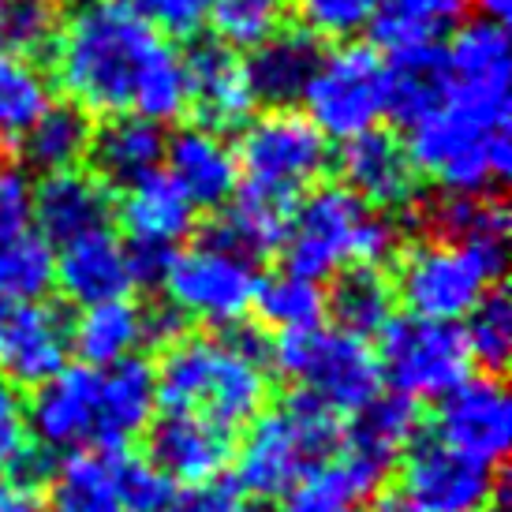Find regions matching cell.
<instances>
[{
	"instance_id": "obj_1",
	"label": "cell",
	"mask_w": 512,
	"mask_h": 512,
	"mask_svg": "<svg viewBox=\"0 0 512 512\" xmlns=\"http://www.w3.org/2000/svg\"><path fill=\"white\" fill-rule=\"evenodd\" d=\"M45 64L68 101L90 116L131 113L165 124L187 113L180 53L120 0H83L64 15Z\"/></svg>"
},
{
	"instance_id": "obj_2",
	"label": "cell",
	"mask_w": 512,
	"mask_h": 512,
	"mask_svg": "<svg viewBox=\"0 0 512 512\" xmlns=\"http://www.w3.org/2000/svg\"><path fill=\"white\" fill-rule=\"evenodd\" d=\"M270 344L258 329H221V333H184L165 344L154 367L157 404L165 412L199 415L221 430L251 427L266 412Z\"/></svg>"
},
{
	"instance_id": "obj_3",
	"label": "cell",
	"mask_w": 512,
	"mask_h": 512,
	"mask_svg": "<svg viewBox=\"0 0 512 512\" xmlns=\"http://www.w3.org/2000/svg\"><path fill=\"white\" fill-rule=\"evenodd\" d=\"M397 225L348 187L326 184L296 202L285 240V270L326 281L344 266H382L397 255Z\"/></svg>"
},
{
	"instance_id": "obj_4",
	"label": "cell",
	"mask_w": 512,
	"mask_h": 512,
	"mask_svg": "<svg viewBox=\"0 0 512 512\" xmlns=\"http://www.w3.org/2000/svg\"><path fill=\"white\" fill-rule=\"evenodd\" d=\"M341 453V419L307 397L262 412L247 427L236 449V479L232 483L255 494L258 501L281 498L303 486Z\"/></svg>"
},
{
	"instance_id": "obj_5",
	"label": "cell",
	"mask_w": 512,
	"mask_h": 512,
	"mask_svg": "<svg viewBox=\"0 0 512 512\" xmlns=\"http://www.w3.org/2000/svg\"><path fill=\"white\" fill-rule=\"evenodd\" d=\"M270 359L296 385L299 397L322 404L337 419L359 412L367 400L382 393V370L374 348L337 326L281 337L270 344Z\"/></svg>"
},
{
	"instance_id": "obj_6",
	"label": "cell",
	"mask_w": 512,
	"mask_h": 512,
	"mask_svg": "<svg viewBox=\"0 0 512 512\" xmlns=\"http://www.w3.org/2000/svg\"><path fill=\"white\" fill-rule=\"evenodd\" d=\"M378 370L382 382L404 400H441L449 389L468 378L471 356L464 344V329L456 322H434V318H389L382 329Z\"/></svg>"
},
{
	"instance_id": "obj_7",
	"label": "cell",
	"mask_w": 512,
	"mask_h": 512,
	"mask_svg": "<svg viewBox=\"0 0 512 512\" xmlns=\"http://www.w3.org/2000/svg\"><path fill=\"white\" fill-rule=\"evenodd\" d=\"M236 165H240L243 184L299 199L333 169V154H329L326 135L303 113L266 109L240 128Z\"/></svg>"
},
{
	"instance_id": "obj_8",
	"label": "cell",
	"mask_w": 512,
	"mask_h": 512,
	"mask_svg": "<svg viewBox=\"0 0 512 512\" xmlns=\"http://www.w3.org/2000/svg\"><path fill=\"white\" fill-rule=\"evenodd\" d=\"M389 72L378 49L370 45H341L322 57L311 86H307V120L322 135L356 139L385 116Z\"/></svg>"
},
{
	"instance_id": "obj_9",
	"label": "cell",
	"mask_w": 512,
	"mask_h": 512,
	"mask_svg": "<svg viewBox=\"0 0 512 512\" xmlns=\"http://www.w3.org/2000/svg\"><path fill=\"white\" fill-rule=\"evenodd\" d=\"M494 277L479 255L445 240L412 243L397 262V299L412 307L415 318L460 322L490 292Z\"/></svg>"
},
{
	"instance_id": "obj_10",
	"label": "cell",
	"mask_w": 512,
	"mask_h": 512,
	"mask_svg": "<svg viewBox=\"0 0 512 512\" xmlns=\"http://www.w3.org/2000/svg\"><path fill=\"white\" fill-rule=\"evenodd\" d=\"M255 285V262L199 243L191 251H176L161 288L169 292V307L184 322L195 318L221 333V329L240 326L243 314L251 311Z\"/></svg>"
},
{
	"instance_id": "obj_11",
	"label": "cell",
	"mask_w": 512,
	"mask_h": 512,
	"mask_svg": "<svg viewBox=\"0 0 512 512\" xmlns=\"http://www.w3.org/2000/svg\"><path fill=\"white\" fill-rule=\"evenodd\" d=\"M397 494L412 512H486L498 475L438 438H415L400 456Z\"/></svg>"
},
{
	"instance_id": "obj_12",
	"label": "cell",
	"mask_w": 512,
	"mask_h": 512,
	"mask_svg": "<svg viewBox=\"0 0 512 512\" xmlns=\"http://www.w3.org/2000/svg\"><path fill=\"white\" fill-rule=\"evenodd\" d=\"M434 438L486 468H498L512 445V400L498 374H468L449 389L434 415Z\"/></svg>"
},
{
	"instance_id": "obj_13",
	"label": "cell",
	"mask_w": 512,
	"mask_h": 512,
	"mask_svg": "<svg viewBox=\"0 0 512 512\" xmlns=\"http://www.w3.org/2000/svg\"><path fill=\"white\" fill-rule=\"evenodd\" d=\"M98 385L101 370L64 367L34 389L27 404V430L45 453H90L98 449Z\"/></svg>"
},
{
	"instance_id": "obj_14",
	"label": "cell",
	"mask_w": 512,
	"mask_h": 512,
	"mask_svg": "<svg viewBox=\"0 0 512 512\" xmlns=\"http://www.w3.org/2000/svg\"><path fill=\"white\" fill-rule=\"evenodd\" d=\"M72 326L49 303H4L0 307V378L15 389H38L68 367Z\"/></svg>"
},
{
	"instance_id": "obj_15",
	"label": "cell",
	"mask_w": 512,
	"mask_h": 512,
	"mask_svg": "<svg viewBox=\"0 0 512 512\" xmlns=\"http://www.w3.org/2000/svg\"><path fill=\"white\" fill-rule=\"evenodd\" d=\"M180 60H184L187 109L195 113V128L210 135L240 131L255 113L243 57H236V49H228L217 38H195Z\"/></svg>"
},
{
	"instance_id": "obj_16",
	"label": "cell",
	"mask_w": 512,
	"mask_h": 512,
	"mask_svg": "<svg viewBox=\"0 0 512 512\" xmlns=\"http://www.w3.org/2000/svg\"><path fill=\"white\" fill-rule=\"evenodd\" d=\"M344 184L370 210H408L419 195V172L393 131L370 128L348 139L337 157Z\"/></svg>"
},
{
	"instance_id": "obj_17",
	"label": "cell",
	"mask_w": 512,
	"mask_h": 512,
	"mask_svg": "<svg viewBox=\"0 0 512 512\" xmlns=\"http://www.w3.org/2000/svg\"><path fill=\"white\" fill-rule=\"evenodd\" d=\"M232 434L199 415L165 412L154 419L150 438H146V460L154 464L169 483H206L221 479L232 464Z\"/></svg>"
},
{
	"instance_id": "obj_18",
	"label": "cell",
	"mask_w": 512,
	"mask_h": 512,
	"mask_svg": "<svg viewBox=\"0 0 512 512\" xmlns=\"http://www.w3.org/2000/svg\"><path fill=\"white\" fill-rule=\"evenodd\" d=\"M113 217V191L98 176L83 169L49 172L30 191V225L49 247H64L75 236L109 228Z\"/></svg>"
},
{
	"instance_id": "obj_19",
	"label": "cell",
	"mask_w": 512,
	"mask_h": 512,
	"mask_svg": "<svg viewBox=\"0 0 512 512\" xmlns=\"http://www.w3.org/2000/svg\"><path fill=\"white\" fill-rule=\"evenodd\" d=\"M322 57H326L322 42L303 27H281L277 34H270L243 60V75L255 105L292 109L296 101H303Z\"/></svg>"
},
{
	"instance_id": "obj_20",
	"label": "cell",
	"mask_w": 512,
	"mask_h": 512,
	"mask_svg": "<svg viewBox=\"0 0 512 512\" xmlns=\"http://www.w3.org/2000/svg\"><path fill=\"white\" fill-rule=\"evenodd\" d=\"M53 285H60L64 299H72L79 307L105 303V299H124L135 288L124 243L116 240L109 228L68 240L53 255Z\"/></svg>"
},
{
	"instance_id": "obj_21",
	"label": "cell",
	"mask_w": 512,
	"mask_h": 512,
	"mask_svg": "<svg viewBox=\"0 0 512 512\" xmlns=\"http://www.w3.org/2000/svg\"><path fill=\"white\" fill-rule=\"evenodd\" d=\"M165 131L143 116H105V124L90 135V176H98L109 191H128L165 161Z\"/></svg>"
},
{
	"instance_id": "obj_22",
	"label": "cell",
	"mask_w": 512,
	"mask_h": 512,
	"mask_svg": "<svg viewBox=\"0 0 512 512\" xmlns=\"http://www.w3.org/2000/svg\"><path fill=\"white\" fill-rule=\"evenodd\" d=\"M172 184L187 195L195 210H225L232 191L240 184V165L221 135L202 128L176 131L165 143Z\"/></svg>"
},
{
	"instance_id": "obj_23",
	"label": "cell",
	"mask_w": 512,
	"mask_h": 512,
	"mask_svg": "<svg viewBox=\"0 0 512 512\" xmlns=\"http://www.w3.org/2000/svg\"><path fill=\"white\" fill-rule=\"evenodd\" d=\"M157 408V374L143 356L120 359L101 370L98 385V449H128L135 434H143Z\"/></svg>"
},
{
	"instance_id": "obj_24",
	"label": "cell",
	"mask_w": 512,
	"mask_h": 512,
	"mask_svg": "<svg viewBox=\"0 0 512 512\" xmlns=\"http://www.w3.org/2000/svg\"><path fill=\"white\" fill-rule=\"evenodd\" d=\"M415 438H419V408L397 393H378L359 412H352L348 427H341V453L385 475Z\"/></svg>"
},
{
	"instance_id": "obj_25",
	"label": "cell",
	"mask_w": 512,
	"mask_h": 512,
	"mask_svg": "<svg viewBox=\"0 0 512 512\" xmlns=\"http://www.w3.org/2000/svg\"><path fill=\"white\" fill-rule=\"evenodd\" d=\"M113 214L120 217L128 240H150L176 247L195 228V206L187 202L180 187L172 184L169 172L161 169L150 172L146 180H139L128 191H120V206Z\"/></svg>"
},
{
	"instance_id": "obj_26",
	"label": "cell",
	"mask_w": 512,
	"mask_h": 512,
	"mask_svg": "<svg viewBox=\"0 0 512 512\" xmlns=\"http://www.w3.org/2000/svg\"><path fill=\"white\" fill-rule=\"evenodd\" d=\"M385 60L389 72V98H385V116H393L400 128H412L423 116H430L445 101L449 86V68H445V45L427 42L393 53Z\"/></svg>"
},
{
	"instance_id": "obj_27",
	"label": "cell",
	"mask_w": 512,
	"mask_h": 512,
	"mask_svg": "<svg viewBox=\"0 0 512 512\" xmlns=\"http://www.w3.org/2000/svg\"><path fill=\"white\" fill-rule=\"evenodd\" d=\"M146 344L143 307L135 299H105L90 303L72 326V352L83 359V367L105 370L116 367Z\"/></svg>"
},
{
	"instance_id": "obj_28",
	"label": "cell",
	"mask_w": 512,
	"mask_h": 512,
	"mask_svg": "<svg viewBox=\"0 0 512 512\" xmlns=\"http://www.w3.org/2000/svg\"><path fill=\"white\" fill-rule=\"evenodd\" d=\"M90 135H94L90 113H83L72 101H57V105L49 101L45 113L15 139L12 150L23 165L49 176V172L79 169V161H86V150H90Z\"/></svg>"
},
{
	"instance_id": "obj_29",
	"label": "cell",
	"mask_w": 512,
	"mask_h": 512,
	"mask_svg": "<svg viewBox=\"0 0 512 512\" xmlns=\"http://www.w3.org/2000/svg\"><path fill=\"white\" fill-rule=\"evenodd\" d=\"M449 83L471 94L509 98V34L498 23H471L445 45Z\"/></svg>"
},
{
	"instance_id": "obj_30",
	"label": "cell",
	"mask_w": 512,
	"mask_h": 512,
	"mask_svg": "<svg viewBox=\"0 0 512 512\" xmlns=\"http://www.w3.org/2000/svg\"><path fill=\"white\" fill-rule=\"evenodd\" d=\"M397 307L393 277H385L382 266H344L326 296V311L333 314L337 329L367 341L382 333Z\"/></svg>"
},
{
	"instance_id": "obj_31",
	"label": "cell",
	"mask_w": 512,
	"mask_h": 512,
	"mask_svg": "<svg viewBox=\"0 0 512 512\" xmlns=\"http://www.w3.org/2000/svg\"><path fill=\"white\" fill-rule=\"evenodd\" d=\"M468 0H382L370 19L374 45L385 57L415 49V45L441 42V34L460 23Z\"/></svg>"
},
{
	"instance_id": "obj_32",
	"label": "cell",
	"mask_w": 512,
	"mask_h": 512,
	"mask_svg": "<svg viewBox=\"0 0 512 512\" xmlns=\"http://www.w3.org/2000/svg\"><path fill=\"white\" fill-rule=\"evenodd\" d=\"M251 307L258 311L262 326L277 329L281 337H292V333H307V329L322 326L326 292H322L318 281H307V277L281 270L266 277V281H258Z\"/></svg>"
},
{
	"instance_id": "obj_33",
	"label": "cell",
	"mask_w": 512,
	"mask_h": 512,
	"mask_svg": "<svg viewBox=\"0 0 512 512\" xmlns=\"http://www.w3.org/2000/svg\"><path fill=\"white\" fill-rule=\"evenodd\" d=\"M42 512H124L101 453H68L49 475Z\"/></svg>"
},
{
	"instance_id": "obj_34",
	"label": "cell",
	"mask_w": 512,
	"mask_h": 512,
	"mask_svg": "<svg viewBox=\"0 0 512 512\" xmlns=\"http://www.w3.org/2000/svg\"><path fill=\"white\" fill-rule=\"evenodd\" d=\"M378 483H382L378 471L363 468L359 460L337 453L318 475H311L307 483L288 494L285 512H370L359 509V501L374 494Z\"/></svg>"
},
{
	"instance_id": "obj_35",
	"label": "cell",
	"mask_w": 512,
	"mask_h": 512,
	"mask_svg": "<svg viewBox=\"0 0 512 512\" xmlns=\"http://www.w3.org/2000/svg\"><path fill=\"white\" fill-rule=\"evenodd\" d=\"M49 83L38 64L0 53V143H15L45 113Z\"/></svg>"
},
{
	"instance_id": "obj_36",
	"label": "cell",
	"mask_w": 512,
	"mask_h": 512,
	"mask_svg": "<svg viewBox=\"0 0 512 512\" xmlns=\"http://www.w3.org/2000/svg\"><path fill=\"white\" fill-rule=\"evenodd\" d=\"M53 288V247L27 228L0 243V303H38Z\"/></svg>"
},
{
	"instance_id": "obj_37",
	"label": "cell",
	"mask_w": 512,
	"mask_h": 512,
	"mask_svg": "<svg viewBox=\"0 0 512 512\" xmlns=\"http://www.w3.org/2000/svg\"><path fill=\"white\" fill-rule=\"evenodd\" d=\"M288 0H210L206 23L228 49H255L281 30Z\"/></svg>"
},
{
	"instance_id": "obj_38",
	"label": "cell",
	"mask_w": 512,
	"mask_h": 512,
	"mask_svg": "<svg viewBox=\"0 0 512 512\" xmlns=\"http://www.w3.org/2000/svg\"><path fill=\"white\" fill-rule=\"evenodd\" d=\"M464 344H468L471 363H483L486 374H498L512 356V299L505 288L486 292L468 314Z\"/></svg>"
},
{
	"instance_id": "obj_39",
	"label": "cell",
	"mask_w": 512,
	"mask_h": 512,
	"mask_svg": "<svg viewBox=\"0 0 512 512\" xmlns=\"http://www.w3.org/2000/svg\"><path fill=\"white\" fill-rule=\"evenodd\" d=\"M105 468L113 479V490L120 498L124 512H161L172 494V483L161 471L146 460V456L131 453V449H105Z\"/></svg>"
},
{
	"instance_id": "obj_40",
	"label": "cell",
	"mask_w": 512,
	"mask_h": 512,
	"mask_svg": "<svg viewBox=\"0 0 512 512\" xmlns=\"http://www.w3.org/2000/svg\"><path fill=\"white\" fill-rule=\"evenodd\" d=\"M60 15L49 8V0H19L4 4L0 19V45H8V53L23 60H49V49L57 42Z\"/></svg>"
},
{
	"instance_id": "obj_41",
	"label": "cell",
	"mask_w": 512,
	"mask_h": 512,
	"mask_svg": "<svg viewBox=\"0 0 512 512\" xmlns=\"http://www.w3.org/2000/svg\"><path fill=\"white\" fill-rule=\"evenodd\" d=\"M382 0H292L299 27L314 34L318 42H344L359 30L370 27V19L378 12Z\"/></svg>"
},
{
	"instance_id": "obj_42",
	"label": "cell",
	"mask_w": 512,
	"mask_h": 512,
	"mask_svg": "<svg viewBox=\"0 0 512 512\" xmlns=\"http://www.w3.org/2000/svg\"><path fill=\"white\" fill-rule=\"evenodd\" d=\"M124 8L143 15L150 27H157L165 38H195V30L206 23L210 0H120Z\"/></svg>"
},
{
	"instance_id": "obj_43",
	"label": "cell",
	"mask_w": 512,
	"mask_h": 512,
	"mask_svg": "<svg viewBox=\"0 0 512 512\" xmlns=\"http://www.w3.org/2000/svg\"><path fill=\"white\" fill-rule=\"evenodd\" d=\"M27 400L12 382L0 378V475H12L19 456L27 453Z\"/></svg>"
},
{
	"instance_id": "obj_44",
	"label": "cell",
	"mask_w": 512,
	"mask_h": 512,
	"mask_svg": "<svg viewBox=\"0 0 512 512\" xmlns=\"http://www.w3.org/2000/svg\"><path fill=\"white\" fill-rule=\"evenodd\" d=\"M236 505H240V486L221 475V479H206V483L172 486L161 512H236Z\"/></svg>"
},
{
	"instance_id": "obj_45",
	"label": "cell",
	"mask_w": 512,
	"mask_h": 512,
	"mask_svg": "<svg viewBox=\"0 0 512 512\" xmlns=\"http://www.w3.org/2000/svg\"><path fill=\"white\" fill-rule=\"evenodd\" d=\"M30 180L23 169L0 161V243L23 236L30 228Z\"/></svg>"
},
{
	"instance_id": "obj_46",
	"label": "cell",
	"mask_w": 512,
	"mask_h": 512,
	"mask_svg": "<svg viewBox=\"0 0 512 512\" xmlns=\"http://www.w3.org/2000/svg\"><path fill=\"white\" fill-rule=\"evenodd\" d=\"M124 255H128V273L131 285L157 288L165 285V273H169L176 247L169 243H150V240H128L124 243Z\"/></svg>"
},
{
	"instance_id": "obj_47",
	"label": "cell",
	"mask_w": 512,
	"mask_h": 512,
	"mask_svg": "<svg viewBox=\"0 0 512 512\" xmlns=\"http://www.w3.org/2000/svg\"><path fill=\"white\" fill-rule=\"evenodd\" d=\"M0 512H42L38 486L19 483L12 475H0Z\"/></svg>"
},
{
	"instance_id": "obj_48",
	"label": "cell",
	"mask_w": 512,
	"mask_h": 512,
	"mask_svg": "<svg viewBox=\"0 0 512 512\" xmlns=\"http://www.w3.org/2000/svg\"><path fill=\"white\" fill-rule=\"evenodd\" d=\"M468 4H475L486 23H498V27H505V19L512 12V0H468Z\"/></svg>"
},
{
	"instance_id": "obj_49",
	"label": "cell",
	"mask_w": 512,
	"mask_h": 512,
	"mask_svg": "<svg viewBox=\"0 0 512 512\" xmlns=\"http://www.w3.org/2000/svg\"><path fill=\"white\" fill-rule=\"evenodd\" d=\"M370 512H412V509H408V501L400 498L397 490H389V494H382V498H378V505H374Z\"/></svg>"
},
{
	"instance_id": "obj_50",
	"label": "cell",
	"mask_w": 512,
	"mask_h": 512,
	"mask_svg": "<svg viewBox=\"0 0 512 512\" xmlns=\"http://www.w3.org/2000/svg\"><path fill=\"white\" fill-rule=\"evenodd\" d=\"M236 512H277V509H270L266 501H251V505H236Z\"/></svg>"
},
{
	"instance_id": "obj_51",
	"label": "cell",
	"mask_w": 512,
	"mask_h": 512,
	"mask_svg": "<svg viewBox=\"0 0 512 512\" xmlns=\"http://www.w3.org/2000/svg\"><path fill=\"white\" fill-rule=\"evenodd\" d=\"M0 4H19V0H0Z\"/></svg>"
},
{
	"instance_id": "obj_52",
	"label": "cell",
	"mask_w": 512,
	"mask_h": 512,
	"mask_svg": "<svg viewBox=\"0 0 512 512\" xmlns=\"http://www.w3.org/2000/svg\"><path fill=\"white\" fill-rule=\"evenodd\" d=\"M0 19H4V4H0Z\"/></svg>"
}]
</instances>
